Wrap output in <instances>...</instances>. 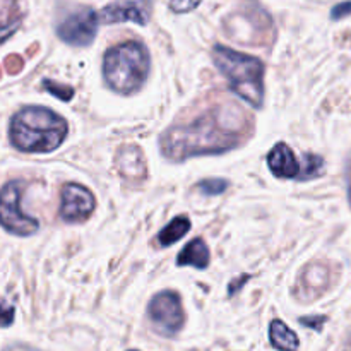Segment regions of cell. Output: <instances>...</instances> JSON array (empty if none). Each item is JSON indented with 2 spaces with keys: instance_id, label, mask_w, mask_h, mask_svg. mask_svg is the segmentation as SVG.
Returning <instances> with one entry per match:
<instances>
[{
  "instance_id": "5",
  "label": "cell",
  "mask_w": 351,
  "mask_h": 351,
  "mask_svg": "<svg viewBox=\"0 0 351 351\" xmlns=\"http://www.w3.org/2000/svg\"><path fill=\"white\" fill-rule=\"evenodd\" d=\"M267 163L278 178L288 180H308L324 173V160L321 156L304 154L302 160H297L293 149L283 143L276 144L267 154Z\"/></svg>"
},
{
  "instance_id": "14",
  "label": "cell",
  "mask_w": 351,
  "mask_h": 351,
  "mask_svg": "<svg viewBox=\"0 0 351 351\" xmlns=\"http://www.w3.org/2000/svg\"><path fill=\"white\" fill-rule=\"evenodd\" d=\"M23 21L19 0H0V43L16 33Z\"/></svg>"
},
{
  "instance_id": "12",
  "label": "cell",
  "mask_w": 351,
  "mask_h": 351,
  "mask_svg": "<svg viewBox=\"0 0 351 351\" xmlns=\"http://www.w3.org/2000/svg\"><path fill=\"white\" fill-rule=\"evenodd\" d=\"M99 19L103 23H127V21H132V23L144 24L147 23V14L139 3L136 2H130V0H123V2H115V3H110L108 7L99 12Z\"/></svg>"
},
{
  "instance_id": "22",
  "label": "cell",
  "mask_w": 351,
  "mask_h": 351,
  "mask_svg": "<svg viewBox=\"0 0 351 351\" xmlns=\"http://www.w3.org/2000/svg\"><path fill=\"white\" fill-rule=\"evenodd\" d=\"M5 67L9 74H17L23 69V58L19 55H9L5 58Z\"/></svg>"
},
{
  "instance_id": "13",
  "label": "cell",
  "mask_w": 351,
  "mask_h": 351,
  "mask_svg": "<svg viewBox=\"0 0 351 351\" xmlns=\"http://www.w3.org/2000/svg\"><path fill=\"white\" fill-rule=\"evenodd\" d=\"M177 266H192L195 269H206L209 266V249L202 239H194L182 249L177 257Z\"/></svg>"
},
{
  "instance_id": "9",
  "label": "cell",
  "mask_w": 351,
  "mask_h": 351,
  "mask_svg": "<svg viewBox=\"0 0 351 351\" xmlns=\"http://www.w3.org/2000/svg\"><path fill=\"white\" fill-rule=\"evenodd\" d=\"M96 208L95 195L79 184H67L62 189L60 218L65 223L86 221Z\"/></svg>"
},
{
  "instance_id": "15",
  "label": "cell",
  "mask_w": 351,
  "mask_h": 351,
  "mask_svg": "<svg viewBox=\"0 0 351 351\" xmlns=\"http://www.w3.org/2000/svg\"><path fill=\"white\" fill-rule=\"evenodd\" d=\"M271 345L280 351H297L300 346L297 335L285 322L273 321L269 326Z\"/></svg>"
},
{
  "instance_id": "11",
  "label": "cell",
  "mask_w": 351,
  "mask_h": 351,
  "mask_svg": "<svg viewBox=\"0 0 351 351\" xmlns=\"http://www.w3.org/2000/svg\"><path fill=\"white\" fill-rule=\"evenodd\" d=\"M117 168L127 180L143 182L147 177V165L143 151L137 146H123L117 153Z\"/></svg>"
},
{
  "instance_id": "21",
  "label": "cell",
  "mask_w": 351,
  "mask_h": 351,
  "mask_svg": "<svg viewBox=\"0 0 351 351\" xmlns=\"http://www.w3.org/2000/svg\"><path fill=\"white\" fill-rule=\"evenodd\" d=\"M326 321H328V317H326V315H315V317L300 319V324H304L305 328H308V329H315V331H321Z\"/></svg>"
},
{
  "instance_id": "18",
  "label": "cell",
  "mask_w": 351,
  "mask_h": 351,
  "mask_svg": "<svg viewBox=\"0 0 351 351\" xmlns=\"http://www.w3.org/2000/svg\"><path fill=\"white\" fill-rule=\"evenodd\" d=\"M43 88L47 89L48 93H51L53 96H57L58 99H62V101H69V99H72V96H74V89H72L71 86L58 84V82L50 81V79H45Z\"/></svg>"
},
{
  "instance_id": "17",
  "label": "cell",
  "mask_w": 351,
  "mask_h": 351,
  "mask_svg": "<svg viewBox=\"0 0 351 351\" xmlns=\"http://www.w3.org/2000/svg\"><path fill=\"white\" fill-rule=\"evenodd\" d=\"M226 187H228V182L223 180V178H208V180H202L197 184V189L204 195L223 194Z\"/></svg>"
},
{
  "instance_id": "10",
  "label": "cell",
  "mask_w": 351,
  "mask_h": 351,
  "mask_svg": "<svg viewBox=\"0 0 351 351\" xmlns=\"http://www.w3.org/2000/svg\"><path fill=\"white\" fill-rule=\"evenodd\" d=\"M329 288V269L321 263H311L300 271L295 287V297L302 302H312L322 297Z\"/></svg>"
},
{
  "instance_id": "16",
  "label": "cell",
  "mask_w": 351,
  "mask_h": 351,
  "mask_svg": "<svg viewBox=\"0 0 351 351\" xmlns=\"http://www.w3.org/2000/svg\"><path fill=\"white\" fill-rule=\"evenodd\" d=\"M189 230H191V219L187 216H177L161 230L160 235H158V242L161 247H170L180 239H184Z\"/></svg>"
},
{
  "instance_id": "8",
  "label": "cell",
  "mask_w": 351,
  "mask_h": 351,
  "mask_svg": "<svg viewBox=\"0 0 351 351\" xmlns=\"http://www.w3.org/2000/svg\"><path fill=\"white\" fill-rule=\"evenodd\" d=\"M98 31V16L89 7H81L69 14L57 26V34L60 40L72 47H88L95 40Z\"/></svg>"
},
{
  "instance_id": "23",
  "label": "cell",
  "mask_w": 351,
  "mask_h": 351,
  "mask_svg": "<svg viewBox=\"0 0 351 351\" xmlns=\"http://www.w3.org/2000/svg\"><path fill=\"white\" fill-rule=\"evenodd\" d=\"M351 14V2H343V3H338V5L335 7V9L331 10V17L335 21L338 19H343V17L350 16Z\"/></svg>"
},
{
  "instance_id": "4",
  "label": "cell",
  "mask_w": 351,
  "mask_h": 351,
  "mask_svg": "<svg viewBox=\"0 0 351 351\" xmlns=\"http://www.w3.org/2000/svg\"><path fill=\"white\" fill-rule=\"evenodd\" d=\"M149 74V53L139 41L110 48L103 60V75L110 89L120 95L139 91Z\"/></svg>"
},
{
  "instance_id": "7",
  "label": "cell",
  "mask_w": 351,
  "mask_h": 351,
  "mask_svg": "<svg viewBox=\"0 0 351 351\" xmlns=\"http://www.w3.org/2000/svg\"><path fill=\"white\" fill-rule=\"evenodd\" d=\"M147 315L154 331L167 338H173L185 324V312L180 297L170 290L154 295L147 307Z\"/></svg>"
},
{
  "instance_id": "6",
  "label": "cell",
  "mask_w": 351,
  "mask_h": 351,
  "mask_svg": "<svg viewBox=\"0 0 351 351\" xmlns=\"http://www.w3.org/2000/svg\"><path fill=\"white\" fill-rule=\"evenodd\" d=\"M26 182L12 180L5 184L0 191V225L12 235L29 237L38 232L40 223L23 213V202Z\"/></svg>"
},
{
  "instance_id": "24",
  "label": "cell",
  "mask_w": 351,
  "mask_h": 351,
  "mask_svg": "<svg viewBox=\"0 0 351 351\" xmlns=\"http://www.w3.org/2000/svg\"><path fill=\"white\" fill-rule=\"evenodd\" d=\"M348 195H350V202H351V170H350V177H348Z\"/></svg>"
},
{
  "instance_id": "25",
  "label": "cell",
  "mask_w": 351,
  "mask_h": 351,
  "mask_svg": "<svg viewBox=\"0 0 351 351\" xmlns=\"http://www.w3.org/2000/svg\"><path fill=\"white\" fill-rule=\"evenodd\" d=\"M130 351H137V350H130Z\"/></svg>"
},
{
  "instance_id": "2",
  "label": "cell",
  "mask_w": 351,
  "mask_h": 351,
  "mask_svg": "<svg viewBox=\"0 0 351 351\" xmlns=\"http://www.w3.org/2000/svg\"><path fill=\"white\" fill-rule=\"evenodd\" d=\"M67 120L43 106H26L10 120V144L23 153H51L67 137Z\"/></svg>"
},
{
  "instance_id": "3",
  "label": "cell",
  "mask_w": 351,
  "mask_h": 351,
  "mask_svg": "<svg viewBox=\"0 0 351 351\" xmlns=\"http://www.w3.org/2000/svg\"><path fill=\"white\" fill-rule=\"evenodd\" d=\"M213 60L230 82L235 95L245 99L254 108L264 103V64L257 57L240 53L223 45H215Z\"/></svg>"
},
{
  "instance_id": "19",
  "label": "cell",
  "mask_w": 351,
  "mask_h": 351,
  "mask_svg": "<svg viewBox=\"0 0 351 351\" xmlns=\"http://www.w3.org/2000/svg\"><path fill=\"white\" fill-rule=\"evenodd\" d=\"M14 307L0 298V328H9L14 322Z\"/></svg>"
},
{
  "instance_id": "1",
  "label": "cell",
  "mask_w": 351,
  "mask_h": 351,
  "mask_svg": "<svg viewBox=\"0 0 351 351\" xmlns=\"http://www.w3.org/2000/svg\"><path fill=\"white\" fill-rule=\"evenodd\" d=\"M250 119L239 106H218L185 125H173L161 136V153L173 161L218 154L239 147Z\"/></svg>"
},
{
  "instance_id": "20",
  "label": "cell",
  "mask_w": 351,
  "mask_h": 351,
  "mask_svg": "<svg viewBox=\"0 0 351 351\" xmlns=\"http://www.w3.org/2000/svg\"><path fill=\"white\" fill-rule=\"evenodd\" d=\"M202 0H170V7L171 10H175V12H191V10H194L195 7L201 3Z\"/></svg>"
}]
</instances>
